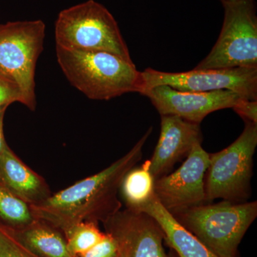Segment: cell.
Listing matches in <instances>:
<instances>
[{
  "label": "cell",
  "instance_id": "cell-24",
  "mask_svg": "<svg viewBox=\"0 0 257 257\" xmlns=\"http://www.w3.org/2000/svg\"><path fill=\"white\" fill-rule=\"evenodd\" d=\"M222 5L227 4V3H234V2L238 1V0H220Z\"/></svg>",
  "mask_w": 257,
  "mask_h": 257
},
{
  "label": "cell",
  "instance_id": "cell-8",
  "mask_svg": "<svg viewBox=\"0 0 257 257\" xmlns=\"http://www.w3.org/2000/svg\"><path fill=\"white\" fill-rule=\"evenodd\" d=\"M140 94L167 85L183 92L230 90L249 100H257V68L194 69L185 72H165L147 68L141 72Z\"/></svg>",
  "mask_w": 257,
  "mask_h": 257
},
{
  "label": "cell",
  "instance_id": "cell-22",
  "mask_svg": "<svg viewBox=\"0 0 257 257\" xmlns=\"http://www.w3.org/2000/svg\"><path fill=\"white\" fill-rule=\"evenodd\" d=\"M244 121L257 124V101L243 99L232 108Z\"/></svg>",
  "mask_w": 257,
  "mask_h": 257
},
{
  "label": "cell",
  "instance_id": "cell-21",
  "mask_svg": "<svg viewBox=\"0 0 257 257\" xmlns=\"http://www.w3.org/2000/svg\"><path fill=\"white\" fill-rule=\"evenodd\" d=\"M121 256L117 241L109 233L95 246L77 257H119Z\"/></svg>",
  "mask_w": 257,
  "mask_h": 257
},
{
  "label": "cell",
  "instance_id": "cell-5",
  "mask_svg": "<svg viewBox=\"0 0 257 257\" xmlns=\"http://www.w3.org/2000/svg\"><path fill=\"white\" fill-rule=\"evenodd\" d=\"M256 146L257 124L245 121L242 133L234 143L220 152L209 154L205 176L206 202L217 199L247 202Z\"/></svg>",
  "mask_w": 257,
  "mask_h": 257
},
{
  "label": "cell",
  "instance_id": "cell-18",
  "mask_svg": "<svg viewBox=\"0 0 257 257\" xmlns=\"http://www.w3.org/2000/svg\"><path fill=\"white\" fill-rule=\"evenodd\" d=\"M105 236L98 227L97 223H79L64 234L67 247L72 256L77 257L90 249Z\"/></svg>",
  "mask_w": 257,
  "mask_h": 257
},
{
  "label": "cell",
  "instance_id": "cell-10",
  "mask_svg": "<svg viewBox=\"0 0 257 257\" xmlns=\"http://www.w3.org/2000/svg\"><path fill=\"white\" fill-rule=\"evenodd\" d=\"M162 115H175L186 121L199 124L213 111L233 107L245 99L230 90L194 92L179 91L167 85L147 89L142 93Z\"/></svg>",
  "mask_w": 257,
  "mask_h": 257
},
{
  "label": "cell",
  "instance_id": "cell-16",
  "mask_svg": "<svg viewBox=\"0 0 257 257\" xmlns=\"http://www.w3.org/2000/svg\"><path fill=\"white\" fill-rule=\"evenodd\" d=\"M155 179L149 171V162L134 167L125 175L120 187L126 209L136 211L155 195Z\"/></svg>",
  "mask_w": 257,
  "mask_h": 257
},
{
  "label": "cell",
  "instance_id": "cell-25",
  "mask_svg": "<svg viewBox=\"0 0 257 257\" xmlns=\"http://www.w3.org/2000/svg\"><path fill=\"white\" fill-rule=\"evenodd\" d=\"M168 257H178V256H168Z\"/></svg>",
  "mask_w": 257,
  "mask_h": 257
},
{
  "label": "cell",
  "instance_id": "cell-4",
  "mask_svg": "<svg viewBox=\"0 0 257 257\" xmlns=\"http://www.w3.org/2000/svg\"><path fill=\"white\" fill-rule=\"evenodd\" d=\"M57 46L69 50L110 52L133 62L113 15L94 0L62 10L55 23Z\"/></svg>",
  "mask_w": 257,
  "mask_h": 257
},
{
  "label": "cell",
  "instance_id": "cell-12",
  "mask_svg": "<svg viewBox=\"0 0 257 257\" xmlns=\"http://www.w3.org/2000/svg\"><path fill=\"white\" fill-rule=\"evenodd\" d=\"M200 124L175 115L161 116V132L149 171L155 179L163 177L174 166L188 156L196 144H202Z\"/></svg>",
  "mask_w": 257,
  "mask_h": 257
},
{
  "label": "cell",
  "instance_id": "cell-19",
  "mask_svg": "<svg viewBox=\"0 0 257 257\" xmlns=\"http://www.w3.org/2000/svg\"><path fill=\"white\" fill-rule=\"evenodd\" d=\"M0 257H39L15 236L14 231L0 222Z\"/></svg>",
  "mask_w": 257,
  "mask_h": 257
},
{
  "label": "cell",
  "instance_id": "cell-3",
  "mask_svg": "<svg viewBox=\"0 0 257 257\" xmlns=\"http://www.w3.org/2000/svg\"><path fill=\"white\" fill-rule=\"evenodd\" d=\"M172 214L217 256L236 257L241 239L256 219L257 202L223 201Z\"/></svg>",
  "mask_w": 257,
  "mask_h": 257
},
{
  "label": "cell",
  "instance_id": "cell-23",
  "mask_svg": "<svg viewBox=\"0 0 257 257\" xmlns=\"http://www.w3.org/2000/svg\"><path fill=\"white\" fill-rule=\"evenodd\" d=\"M8 107V106H5L0 108V157L4 152L5 147L8 145L6 141H5L4 132H3V122H4L5 111H6Z\"/></svg>",
  "mask_w": 257,
  "mask_h": 257
},
{
  "label": "cell",
  "instance_id": "cell-9",
  "mask_svg": "<svg viewBox=\"0 0 257 257\" xmlns=\"http://www.w3.org/2000/svg\"><path fill=\"white\" fill-rule=\"evenodd\" d=\"M209 165V154L202 144H196L178 170L155 179L154 191L159 202L171 214L204 204Z\"/></svg>",
  "mask_w": 257,
  "mask_h": 257
},
{
  "label": "cell",
  "instance_id": "cell-20",
  "mask_svg": "<svg viewBox=\"0 0 257 257\" xmlns=\"http://www.w3.org/2000/svg\"><path fill=\"white\" fill-rule=\"evenodd\" d=\"M15 102L23 104V96L18 83L0 69V108Z\"/></svg>",
  "mask_w": 257,
  "mask_h": 257
},
{
  "label": "cell",
  "instance_id": "cell-15",
  "mask_svg": "<svg viewBox=\"0 0 257 257\" xmlns=\"http://www.w3.org/2000/svg\"><path fill=\"white\" fill-rule=\"evenodd\" d=\"M13 230L18 239L39 257H74L69 252L63 233L45 221L36 219L25 227Z\"/></svg>",
  "mask_w": 257,
  "mask_h": 257
},
{
  "label": "cell",
  "instance_id": "cell-6",
  "mask_svg": "<svg viewBox=\"0 0 257 257\" xmlns=\"http://www.w3.org/2000/svg\"><path fill=\"white\" fill-rule=\"evenodd\" d=\"M45 30L42 20L0 25V69L18 83L23 104L31 111L36 109L35 72L43 51Z\"/></svg>",
  "mask_w": 257,
  "mask_h": 257
},
{
  "label": "cell",
  "instance_id": "cell-7",
  "mask_svg": "<svg viewBox=\"0 0 257 257\" xmlns=\"http://www.w3.org/2000/svg\"><path fill=\"white\" fill-rule=\"evenodd\" d=\"M223 7L224 23L219 38L194 69L257 68L255 0H238Z\"/></svg>",
  "mask_w": 257,
  "mask_h": 257
},
{
  "label": "cell",
  "instance_id": "cell-11",
  "mask_svg": "<svg viewBox=\"0 0 257 257\" xmlns=\"http://www.w3.org/2000/svg\"><path fill=\"white\" fill-rule=\"evenodd\" d=\"M103 224L117 241L123 257H168L162 245L163 231L146 213L119 210Z\"/></svg>",
  "mask_w": 257,
  "mask_h": 257
},
{
  "label": "cell",
  "instance_id": "cell-2",
  "mask_svg": "<svg viewBox=\"0 0 257 257\" xmlns=\"http://www.w3.org/2000/svg\"><path fill=\"white\" fill-rule=\"evenodd\" d=\"M57 62L69 82L93 100L141 92V72L133 62L110 52L69 50L56 45Z\"/></svg>",
  "mask_w": 257,
  "mask_h": 257
},
{
  "label": "cell",
  "instance_id": "cell-13",
  "mask_svg": "<svg viewBox=\"0 0 257 257\" xmlns=\"http://www.w3.org/2000/svg\"><path fill=\"white\" fill-rule=\"evenodd\" d=\"M0 181L30 206L41 204L52 194L43 177L24 163L8 145L0 157Z\"/></svg>",
  "mask_w": 257,
  "mask_h": 257
},
{
  "label": "cell",
  "instance_id": "cell-17",
  "mask_svg": "<svg viewBox=\"0 0 257 257\" xmlns=\"http://www.w3.org/2000/svg\"><path fill=\"white\" fill-rule=\"evenodd\" d=\"M31 208L0 181V222L10 229L25 227L35 220Z\"/></svg>",
  "mask_w": 257,
  "mask_h": 257
},
{
  "label": "cell",
  "instance_id": "cell-26",
  "mask_svg": "<svg viewBox=\"0 0 257 257\" xmlns=\"http://www.w3.org/2000/svg\"><path fill=\"white\" fill-rule=\"evenodd\" d=\"M119 257H123L122 255L121 254V256H120Z\"/></svg>",
  "mask_w": 257,
  "mask_h": 257
},
{
  "label": "cell",
  "instance_id": "cell-14",
  "mask_svg": "<svg viewBox=\"0 0 257 257\" xmlns=\"http://www.w3.org/2000/svg\"><path fill=\"white\" fill-rule=\"evenodd\" d=\"M146 213L160 225L164 237L178 257H220L211 251L188 230L179 224L173 215L159 202L155 195L137 209Z\"/></svg>",
  "mask_w": 257,
  "mask_h": 257
},
{
  "label": "cell",
  "instance_id": "cell-1",
  "mask_svg": "<svg viewBox=\"0 0 257 257\" xmlns=\"http://www.w3.org/2000/svg\"><path fill=\"white\" fill-rule=\"evenodd\" d=\"M152 133L150 127L130 152L104 170L52 194L41 204L30 206L35 219L52 225L64 235L79 223L104 224L121 210L117 194L121 182L143 158L144 145Z\"/></svg>",
  "mask_w": 257,
  "mask_h": 257
}]
</instances>
